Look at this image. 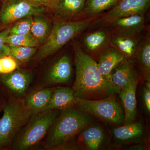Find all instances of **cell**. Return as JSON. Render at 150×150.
<instances>
[{"instance_id":"cell-1","label":"cell","mask_w":150,"mask_h":150,"mask_svg":"<svg viewBox=\"0 0 150 150\" xmlns=\"http://www.w3.org/2000/svg\"><path fill=\"white\" fill-rule=\"evenodd\" d=\"M74 51L76 76L72 89L76 99L96 100L119 93L121 90L102 76L96 62L77 44Z\"/></svg>"},{"instance_id":"cell-35","label":"cell","mask_w":150,"mask_h":150,"mask_svg":"<svg viewBox=\"0 0 150 150\" xmlns=\"http://www.w3.org/2000/svg\"><path fill=\"white\" fill-rule=\"evenodd\" d=\"M1 0H0V9H1Z\"/></svg>"},{"instance_id":"cell-32","label":"cell","mask_w":150,"mask_h":150,"mask_svg":"<svg viewBox=\"0 0 150 150\" xmlns=\"http://www.w3.org/2000/svg\"><path fill=\"white\" fill-rule=\"evenodd\" d=\"M61 0H48V7L55 11L57 9Z\"/></svg>"},{"instance_id":"cell-33","label":"cell","mask_w":150,"mask_h":150,"mask_svg":"<svg viewBox=\"0 0 150 150\" xmlns=\"http://www.w3.org/2000/svg\"><path fill=\"white\" fill-rule=\"evenodd\" d=\"M143 149H144V147L142 146H135L134 147H131L129 148V149H134V150H142Z\"/></svg>"},{"instance_id":"cell-15","label":"cell","mask_w":150,"mask_h":150,"mask_svg":"<svg viewBox=\"0 0 150 150\" xmlns=\"http://www.w3.org/2000/svg\"><path fill=\"white\" fill-rule=\"evenodd\" d=\"M54 89L46 88L34 92L22 101L31 116L43 111L49 102Z\"/></svg>"},{"instance_id":"cell-30","label":"cell","mask_w":150,"mask_h":150,"mask_svg":"<svg viewBox=\"0 0 150 150\" xmlns=\"http://www.w3.org/2000/svg\"><path fill=\"white\" fill-rule=\"evenodd\" d=\"M144 102L148 112L150 111V90L145 87L143 92Z\"/></svg>"},{"instance_id":"cell-14","label":"cell","mask_w":150,"mask_h":150,"mask_svg":"<svg viewBox=\"0 0 150 150\" xmlns=\"http://www.w3.org/2000/svg\"><path fill=\"white\" fill-rule=\"evenodd\" d=\"M144 19L143 14H137L115 19L110 23L118 33L135 35L143 28Z\"/></svg>"},{"instance_id":"cell-9","label":"cell","mask_w":150,"mask_h":150,"mask_svg":"<svg viewBox=\"0 0 150 150\" xmlns=\"http://www.w3.org/2000/svg\"><path fill=\"white\" fill-rule=\"evenodd\" d=\"M33 75L29 72L19 69L1 74L0 79L4 85L10 90L18 94H22L27 90L32 80Z\"/></svg>"},{"instance_id":"cell-11","label":"cell","mask_w":150,"mask_h":150,"mask_svg":"<svg viewBox=\"0 0 150 150\" xmlns=\"http://www.w3.org/2000/svg\"><path fill=\"white\" fill-rule=\"evenodd\" d=\"M126 57L116 48H112L103 53L97 64L98 68L102 76L112 83L111 73L114 68L126 60Z\"/></svg>"},{"instance_id":"cell-27","label":"cell","mask_w":150,"mask_h":150,"mask_svg":"<svg viewBox=\"0 0 150 150\" xmlns=\"http://www.w3.org/2000/svg\"><path fill=\"white\" fill-rule=\"evenodd\" d=\"M33 20L32 16L26 17L19 20L13 26L11 27L8 35L28 34L30 33Z\"/></svg>"},{"instance_id":"cell-7","label":"cell","mask_w":150,"mask_h":150,"mask_svg":"<svg viewBox=\"0 0 150 150\" xmlns=\"http://www.w3.org/2000/svg\"><path fill=\"white\" fill-rule=\"evenodd\" d=\"M45 7L37 6L25 0H4L0 9V24H8L23 18L41 15Z\"/></svg>"},{"instance_id":"cell-22","label":"cell","mask_w":150,"mask_h":150,"mask_svg":"<svg viewBox=\"0 0 150 150\" xmlns=\"http://www.w3.org/2000/svg\"><path fill=\"white\" fill-rule=\"evenodd\" d=\"M5 43L8 46H21L38 48L40 43L34 36L30 33L28 34L8 35Z\"/></svg>"},{"instance_id":"cell-29","label":"cell","mask_w":150,"mask_h":150,"mask_svg":"<svg viewBox=\"0 0 150 150\" xmlns=\"http://www.w3.org/2000/svg\"><path fill=\"white\" fill-rule=\"evenodd\" d=\"M10 28H6L0 32V57L9 55V48L5 43V40L8 35Z\"/></svg>"},{"instance_id":"cell-19","label":"cell","mask_w":150,"mask_h":150,"mask_svg":"<svg viewBox=\"0 0 150 150\" xmlns=\"http://www.w3.org/2000/svg\"><path fill=\"white\" fill-rule=\"evenodd\" d=\"M83 138L84 143L88 149H98L103 140L104 134L101 126H91L83 131Z\"/></svg>"},{"instance_id":"cell-4","label":"cell","mask_w":150,"mask_h":150,"mask_svg":"<svg viewBox=\"0 0 150 150\" xmlns=\"http://www.w3.org/2000/svg\"><path fill=\"white\" fill-rule=\"evenodd\" d=\"M31 116L22 101L12 100L6 103L0 118V150L9 146L18 131Z\"/></svg>"},{"instance_id":"cell-3","label":"cell","mask_w":150,"mask_h":150,"mask_svg":"<svg viewBox=\"0 0 150 150\" xmlns=\"http://www.w3.org/2000/svg\"><path fill=\"white\" fill-rule=\"evenodd\" d=\"M90 23L88 20L56 22L52 26L47 40L38 49L35 59L40 61L56 52L76 35L86 29Z\"/></svg>"},{"instance_id":"cell-26","label":"cell","mask_w":150,"mask_h":150,"mask_svg":"<svg viewBox=\"0 0 150 150\" xmlns=\"http://www.w3.org/2000/svg\"><path fill=\"white\" fill-rule=\"evenodd\" d=\"M138 59L143 68L148 81H150V41L149 37L146 39L141 46Z\"/></svg>"},{"instance_id":"cell-12","label":"cell","mask_w":150,"mask_h":150,"mask_svg":"<svg viewBox=\"0 0 150 150\" xmlns=\"http://www.w3.org/2000/svg\"><path fill=\"white\" fill-rule=\"evenodd\" d=\"M72 72L69 58L67 55L62 56L51 67L46 77L48 83L57 84L68 82Z\"/></svg>"},{"instance_id":"cell-37","label":"cell","mask_w":150,"mask_h":150,"mask_svg":"<svg viewBox=\"0 0 150 150\" xmlns=\"http://www.w3.org/2000/svg\"><path fill=\"white\" fill-rule=\"evenodd\" d=\"M118 1H120V0H118Z\"/></svg>"},{"instance_id":"cell-25","label":"cell","mask_w":150,"mask_h":150,"mask_svg":"<svg viewBox=\"0 0 150 150\" xmlns=\"http://www.w3.org/2000/svg\"><path fill=\"white\" fill-rule=\"evenodd\" d=\"M118 0H87L86 10L88 14L93 15L115 6Z\"/></svg>"},{"instance_id":"cell-23","label":"cell","mask_w":150,"mask_h":150,"mask_svg":"<svg viewBox=\"0 0 150 150\" xmlns=\"http://www.w3.org/2000/svg\"><path fill=\"white\" fill-rule=\"evenodd\" d=\"M9 56H11L18 64L27 63L37 52L38 48L25 46H8Z\"/></svg>"},{"instance_id":"cell-5","label":"cell","mask_w":150,"mask_h":150,"mask_svg":"<svg viewBox=\"0 0 150 150\" xmlns=\"http://www.w3.org/2000/svg\"><path fill=\"white\" fill-rule=\"evenodd\" d=\"M59 114L56 110H47L31 116L19 136L15 149L28 150L37 144L46 136Z\"/></svg>"},{"instance_id":"cell-17","label":"cell","mask_w":150,"mask_h":150,"mask_svg":"<svg viewBox=\"0 0 150 150\" xmlns=\"http://www.w3.org/2000/svg\"><path fill=\"white\" fill-rule=\"evenodd\" d=\"M33 18L30 33L38 40L41 46L47 40L53 26L50 21L41 15L34 16Z\"/></svg>"},{"instance_id":"cell-6","label":"cell","mask_w":150,"mask_h":150,"mask_svg":"<svg viewBox=\"0 0 150 150\" xmlns=\"http://www.w3.org/2000/svg\"><path fill=\"white\" fill-rule=\"evenodd\" d=\"M76 104L83 111L105 121L118 124L124 122L123 110L115 96L96 100L76 99Z\"/></svg>"},{"instance_id":"cell-10","label":"cell","mask_w":150,"mask_h":150,"mask_svg":"<svg viewBox=\"0 0 150 150\" xmlns=\"http://www.w3.org/2000/svg\"><path fill=\"white\" fill-rule=\"evenodd\" d=\"M139 79L134 81L126 87L120 90L119 94L123 103L125 116V124L133 123L136 119L137 114L136 90Z\"/></svg>"},{"instance_id":"cell-8","label":"cell","mask_w":150,"mask_h":150,"mask_svg":"<svg viewBox=\"0 0 150 150\" xmlns=\"http://www.w3.org/2000/svg\"><path fill=\"white\" fill-rule=\"evenodd\" d=\"M150 0H120L104 18V21L111 22L115 19L143 13L150 5Z\"/></svg>"},{"instance_id":"cell-16","label":"cell","mask_w":150,"mask_h":150,"mask_svg":"<svg viewBox=\"0 0 150 150\" xmlns=\"http://www.w3.org/2000/svg\"><path fill=\"white\" fill-rule=\"evenodd\" d=\"M112 83L120 90L138 79L132 62L125 60L112 70L111 73Z\"/></svg>"},{"instance_id":"cell-36","label":"cell","mask_w":150,"mask_h":150,"mask_svg":"<svg viewBox=\"0 0 150 150\" xmlns=\"http://www.w3.org/2000/svg\"><path fill=\"white\" fill-rule=\"evenodd\" d=\"M4 1V0H1V1Z\"/></svg>"},{"instance_id":"cell-2","label":"cell","mask_w":150,"mask_h":150,"mask_svg":"<svg viewBox=\"0 0 150 150\" xmlns=\"http://www.w3.org/2000/svg\"><path fill=\"white\" fill-rule=\"evenodd\" d=\"M92 121L91 118L83 112L70 108L64 109L49 129L45 141V148L62 147Z\"/></svg>"},{"instance_id":"cell-34","label":"cell","mask_w":150,"mask_h":150,"mask_svg":"<svg viewBox=\"0 0 150 150\" xmlns=\"http://www.w3.org/2000/svg\"><path fill=\"white\" fill-rule=\"evenodd\" d=\"M146 87L147 88L150 90V81H148L146 83Z\"/></svg>"},{"instance_id":"cell-21","label":"cell","mask_w":150,"mask_h":150,"mask_svg":"<svg viewBox=\"0 0 150 150\" xmlns=\"http://www.w3.org/2000/svg\"><path fill=\"white\" fill-rule=\"evenodd\" d=\"M86 2V0H61L55 12L61 18L74 16L83 9Z\"/></svg>"},{"instance_id":"cell-13","label":"cell","mask_w":150,"mask_h":150,"mask_svg":"<svg viewBox=\"0 0 150 150\" xmlns=\"http://www.w3.org/2000/svg\"><path fill=\"white\" fill-rule=\"evenodd\" d=\"M76 98L72 89L58 87L54 89L49 102L43 111L65 109L76 104Z\"/></svg>"},{"instance_id":"cell-20","label":"cell","mask_w":150,"mask_h":150,"mask_svg":"<svg viewBox=\"0 0 150 150\" xmlns=\"http://www.w3.org/2000/svg\"><path fill=\"white\" fill-rule=\"evenodd\" d=\"M144 133L143 125L140 122H133L114 129L113 135L116 139L126 141L141 137Z\"/></svg>"},{"instance_id":"cell-24","label":"cell","mask_w":150,"mask_h":150,"mask_svg":"<svg viewBox=\"0 0 150 150\" xmlns=\"http://www.w3.org/2000/svg\"><path fill=\"white\" fill-rule=\"evenodd\" d=\"M107 40V33L104 31H99L86 35L84 38V42L88 50L95 51L102 48Z\"/></svg>"},{"instance_id":"cell-18","label":"cell","mask_w":150,"mask_h":150,"mask_svg":"<svg viewBox=\"0 0 150 150\" xmlns=\"http://www.w3.org/2000/svg\"><path fill=\"white\" fill-rule=\"evenodd\" d=\"M134 36L118 33L112 37L111 44L126 57L131 58L134 56L137 48V40Z\"/></svg>"},{"instance_id":"cell-31","label":"cell","mask_w":150,"mask_h":150,"mask_svg":"<svg viewBox=\"0 0 150 150\" xmlns=\"http://www.w3.org/2000/svg\"><path fill=\"white\" fill-rule=\"evenodd\" d=\"M28 3L37 6L48 7V0H25Z\"/></svg>"},{"instance_id":"cell-28","label":"cell","mask_w":150,"mask_h":150,"mask_svg":"<svg viewBox=\"0 0 150 150\" xmlns=\"http://www.w3.org/2000/svg\"><path fill=\"white\" fill-rule=\"evenodd\" d=\"M18 64L11 56L0 57V74H8L18 68Z\"/></svg>"}]
</instances>
